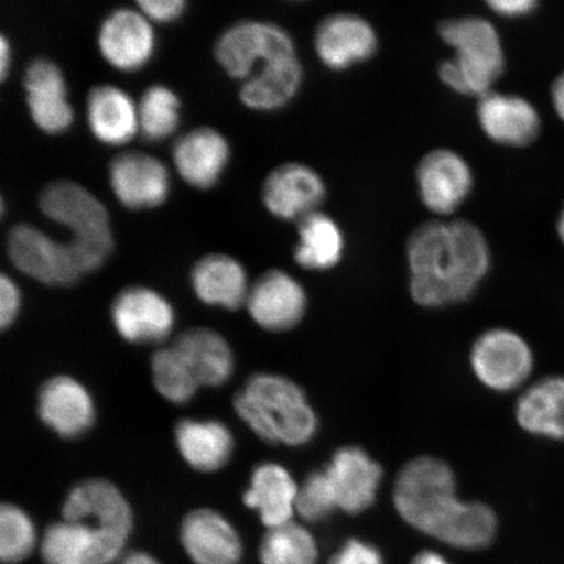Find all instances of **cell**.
Here are the masks:
<instances>
[{"mask_svg": "<svg viewBox=\"0 0 564 564\" xmlns=\"http://www.w3.org/2000/svg\"><path fill=\"white\" fill-rule=\"evenodd\" d=\"M409 292L417 305L441 308L471 297L488 276L491 252L476 224L432 220L408 238Z\"/></svg>", "mask_w": 564, "mask_h": 564, "instance_id": "cell-1", "label": "cell"}, {"mask_svg": "<svg viewBox=\"0 0 564 564\" xmlns=\"http://www.w3.org/2000/svg\"><path fill=\"white\" fill-rule=\"evenodd\" d=\"M393 505L409 525L457 549L489 546L498 531L491 507L458 498L454 470L436 457L404 465L394 481Z\"/></svg>", "mask_w": 564, "mask_h": 564, "instance_id": "cell-2", "label": "cell"}, {"mask_svg": "<svg viewBox=\"0 0 564 564\" xmlns=\"http://www.w3.org/2000/svg\"><path fill=\"white\" fill-rule=\"evenodd\" d=\"M235 409L260 440L288 447L305 446L319 427L305 392L293 380L259 372L236 394Z\"/></svg>", "mask_w": 564, "mask_h": 564, "instance_id": "cell-3", "label": "cell"}, {"mask_svg": "<svg viewBox=\"0 0 564 564\" xmlns=\"http://www.w3.org/2000/svg\"><path fill=\"white\" fill-rule=\"evenodd\" d=\"M438 34L453 48V59L440 65V79L457 95L482 97L492 91L506 69L502 39L488 19L463 17L441 21Z\"/></svg>", "mask_w": 564, "mask_h": 564, "instance_id": "cell-4", "label": "cell"}, {"mask_svg": "<svg viewBox=\"0 0 564 564\" xmlns=\"http://www.w3.org/2000/svg\"><path fill=\"white\" fill-rule=\"evenodd\" d=\"M39 209L48 220L69 232L84 274L104 267L116 249L108 209L80 183L56 180L41 189Z\"/></svg>", "mask_w": 564, "mask_h": 564, "instance_id": "cell-5", "label": "cell"}, {"mask_svg": "<svg viewBox=\"0 0 564 564\" xmlns=\"http://www.w3.org/2000/svg\"><path fill=\"white\" fill-rule=\"evenodd\" d=\"M63 520L86 524L100 542V564H112L123 554L133 528V513L121 490L106 479L76 485L63 503Z\"/></svg>", "mask_w": 564, "mask_h": 564, "instance_id": "cell-6", "label": "cell"}, {"mask_svg": "<svg viewBox=\"0 0 564 564\" xmlns=\"http://www.w3.org/2000/svg\"><path fill=\"white\" fill-rule=\"evenodd\" d=\"M214 54L225 74L243 83L267 63L297 55V48L292 35L272 21L241 20L218 35Z\"/></svg>", "mask_w": 564, "mask_h": 564, "instance_id": "cell-7", "label": "cell"}, {"mask_svg": "<svg viewBox=\"0 0 564 564\" xmlns=\"http://www.w3.org/2000/svg\"><path fill=\"white\" fill-rule=\"evenodd\" d=\"M6 252L18 271L47 286H73L86 276L68 241L61 242L31 224L13 225L7 232Z\"/></svg>", "mask_w": 564, "mask_h": 564, "instance_id": "cell-8", "label": "cell"}, {"mask_svg": "<svg viewBox=\"0 0 564 564\" xmlns=\"http://www.w3.org/2000/svg\"><path fill=\"white\" fill-rule=\"evenodd\" d=\"M469 359L478 382L499 393L524 390L535 366L531 344L509 328H494L479 336Z\"/></svg>", "mask_w": 564, "mask_h": 564, "instance_id": "cell-9", "label": "cell"}, {"mask_svg": "<svg viewBox=\"0 0 564 564\" xmlns=\"http://www.w3.org/2000/svg\"><path fill=\"white\" fill-rule=\"evenodd\" d=\"M108 180L112 195L130 210L159 208L171 195L172 181L166 165L145 152L116 154L108 167Z\"/></svg>", "mask_w": 564, "mask_h": 564, "instance_id": "cell-10", "label": "cell"}, {"mask_svg": "<svg viewBox=\"0 0 564 564\" xmlns=\"http://www.w3.org/2000/svg\"><path fill=\"white\" fill-rule=\"evenodd\" d=\"M415 181L423 206L443 218L454 215L475 186L467 160L447 148L430 151L420 160Z\"/></svg>", "mask_w": 564, "mask_h": 564, "instance_id": "cell-11", "label": "cell"}, {"mask_svg": "<svg viewBox=\"0 0 564 564\" xmlns=\"http://www.w3.org/2000/svg\"><path fill=\"white\" fill-rule=\"evenodd\" d=\"M97 47L102 59L121 73L144 68L156 52V34L143 13L130 7L112 10L101 21Z\"/></svg>", "mask_w": 564, "mask_h": 564, "instance_id": "cell-12", "label": "cell"}, {"mask_svg": "<svg viewBox=\"0 0 564 564\" xmlns=\"http://www.w3.org/2000/svg\"><path fill=\"white\" fill-rule=\"evenodd\" d=\"M264 208L273 217L299 223L319 210L327 199V186L322 175L302 162H285L265 176L262 185Z\"/></svg>", "mask_w": 564, "mask_h": 564, "instance_id": "cell-13", "label": "cell"}, {"mask_svg": "<svg viewBox=\"0 0 564 564\" xmlns=\"http://www.w3.org/2000/svg\"><path fill=\"white\" fill-rule=\"evenodd\" d=\"M25 104L32 122L46 135H62L73 127L75 111L68 100L65 74L52 59L40 56L25 67Z\"/></svg>", "mask_w": 564, "mask_h": 564, "instance_id": "cell-14", "label": "cell"}, {"mask_svg": "<svg viewBox=\"0 0 564 564\" xmlns=\"http://www.w3.org/2000/svg\"><path fill=\"white\" fill-rule=\"evenodd\" d=\"M111 321L123 340L159 344L172 334L175 314L172 303L151 288L127 286L116 295Z\"/></svg>", "mask_w": 564, "mask_h": 564, "instance_id": "cell-15", "label": "cell"}, {"mask_svg": "<svg viewBox=\"0 0 564 564\" xmlns=\"http://www.w3.org/2000/svg\"><path fill=\"white\" fill-rule=\"evenodd\" d=\"M378 47L376 28L356 13L340 12L324 18L314 34L317 58L335 73L369 62Z\"/></svg>", "mask_w": 564, "mask_h": 564, "instance_id": "cell-16", "label": "cell"}, {"mask_svg": "<svg viewBox=\"0 0 564 564\" xmlns=\"http://www.w3.org/2000/svg\"><path fill=\"white\" fill-rule=\"evenodd\" d=\"M245 306L259 327L285 333L299 326L305 316L307 294L291 273L270 270L252 282Z\"/></svg>", "mask_w": 564, "mask_h": 564, "instance_id": "cell-17", "label": "cell"}, {"mask_svg": "<svg viewBox=\"0 0 564 564\" xmlns=\"http://www.w3.org/2000/svg\"><path fill=\"white\" fill-rule=\"evenodd\" d=\"M323 470L333 489L337 511L357 514L376 502L383 470L365 449L356 446L337 449Z\"/></svg>", "mask_w": 564, "mask_h": 564, "instance_id": "cell-18", "label": "cell"}, {"mask_svg": "<svg viewBox=\"0 0 564 564\" xmlns=\"http://www.w3.org/2000/svg\"><path fill=\"white\" fill-rule=\"evenodd\" d=\"M231 158L227 138L214 127L202 126L174 141L172 160L176 173L189 187L210 189L217 186Z\"/></svg>", "mask_w": 564, "mask_h": 564, "instance_id": "cell-19", "label": "cell"}, {"mask_svg": "<svg viewBox=\"0 0 564 564\" xmlns=\"http://www.w3.org/2000/svg\"><path fill=\"white\" fill-rule=\"evenodd\" d=\"M37 412L40 420L65 440L80 438L96 421L91 394L86 387L68 376L51 378L41 386Z\"/></svg>", "mask_w": 564, "mask_h": 564, "instance_id": "cell-20", "label": "cell"}, {"mask_svg": "<svg viewBox=\"0 0 564 564\" xmlns=\"http://www.w3.org/2000/svg\"><path fill=\"white\" fill-rule=\"evenodd\" d=\"M477 119L485 135L503 147L532 145L542 129L539 111L527 98L494 90L478 98Z\"/></svg>", "mask_w": 564, "mask_h": 564, "instance_id": "cell-21", "label": "cell"}, {"mask_svg": "<svg viewBox=\"0 0 564 564\" xmlns=\"http://www.w3.org/2000/svg\"><path fill=\"white\" fill-rule=\"evenodd\" d=\"M181 541L195 564H239L243 545L236 528L220 512L200 509L186 514Z\"/></svg>", "mask_w": 564, "mask_h": 564, "instance_id": "cell-22", "label": "cell"}, {"mask_svg": "<svg viewBox=\"0 0 564 564\" xmlns=\"http://www.w3.org/2000/svg\"><path fill=\"white\" fill-rule=\"evenodd\" d=\"M86 115L91 137L104 145H126L139 133L138 105L126 90L111 84L89 89Z\"/></svg>", "mask_w": 564, "mask_h": 564, "instance_id": "cell-23", "label": "cell"}, {"mask_svg": "<svg viewBox=\"0 0 564 564\" xmlns=\"http://www.w3.org/2000/svg\"><path fill=\"white\" fill-rule=\"evenodd\" d=\"M189 281L197 300L228 312L246 305L251 286L242 263L223 252H210L197 260Z\"/></svg>", "mask_w": 564, "mask_h": 564, "instance_id": "cell-24", "label": "cell"}, {"mask_svg": "<svg viewBox=\"0 0 564 564\" xmlns=\"http://www.w3.org/2000/svg\"><path fill=\"white\" fill-rule=\"evenodd\" d=\"M300 486L289 471L276 463H263L252 470L243 503L257 511L268 529L292 523L297 513Z\"/></svg>", "mask_w": 564, "mask_h": 564, "instance_id": "cell-25", "label": "cell"}, {"mask_svg": "<svg viewBox=\"0 0 564 564\" xmlns=\"http://www.w3.org/2000/svg\"><path fill=\"white\" fill-rule=\"evenodd\" d=\"M514 419L535 438L564 442V376H549L528 384L514 406Z\"/></svg>", "mask_w": 564, "mask_h": 564, "instance_id": "cell-26", "label": "cell"}, {"mask_svg": "<svg viewBox=\"0 0 564 564\" xmlns=\"http://www.w3.org/2000/svg\"><path fill=\"white\" fill-rule=\"evenodd\" d=\"M305 70L299 55L272 61L258 69L239 88V100L247 109L260 112L285 108L300 94Z\"/></svg>", "mask_w": 564, "mask_h": 564, "instance_id": "cell-27", "label": "cell"}, {"mask_svg": "<svg viewBox=\"0 0 564 564\" xmlns=\"http://www.w3.org/2000/svg\"><path fill=\"white\" fill-rule=\"evenodd\" d=\"M175 443L183 460L204 474L223 469L235 451L229 427L215 420L180 421L175 427Z\"/></svg>", "mask_w": 564, "mask_h": 564, "instance_id": "cell-28", "label": "cell"}, {"mask_svg": "<svg viewBox=\"0 0 564 564\" xmlns=\"http://www.w3.org/2000/svg\"><path fill=\"white\" fill-rule=\"evenodd\" d=\"M173 347L185 359L200 387H220L235 371L230 345L215 330L193 328L176 337Z\"/></svg>", "mask_w": 564, "mask_h": 564, "instance_id": "cell-29", "label": "cell"}, {"mask_svg": "<svg viewBox=\"0 0 564 564\" xmlns=\"http://www.w3.org/2000/svg\"><path fill=\"white\" fill-rule=\"evenodd\" d=\"M344 253L345 236L335 218L316 210L297 223V245L293 257L302 270H334L341 263Z\"/></svg>", "mask_w": 564, "mask_h": 564, "instance_id": "cell-30", "label": "cell"}, {"mask_svg": "<svg viewBox=\"0 0 564 564\" xmlns=\"http://www.w3.org/2000/svg\"><path fill=\"white\" fill-rule=\"evenodd\" d=\"M41 556L45 564H100V542L86 524L63 520L46 529Z\"/></svg>", "mask_w": 564, "mask_h": 564, "instance_id": "cell-31", "label": "cell"}, {"mask_svg": "<svg viewBox=\"0 0 564 564\" xmlns=\"http://www.w3.org/2000/svg\"><path fill=\"white\" fill-rule=\"evenodd\" d=\"M138 105L139 135L159 143L174 135L181 124L180 96L164 84H153L141 95Z\"/></svg>", "mask_w": 564, "mask_h": 564, "instance_id": "cell-32", "label": "cell"}, {"mask_svg": "<svg viewBox=\"0 0 564 564\" xmlns=\"http://www.w3.org/2000/svg\"><path fill=\"white\" fill-rule=\"evenodd\" d=\"M317 555L313 534L293 521L268 529L259 549L262 564H316Z\"/></svg>", "mask_w": 564, "mask_h": 564, "instance_id": "cell-33", "label": "cell"}, {"mask_svg": "<svg viewBox=\"0 0 564 564\" xmlns=\"http://www.w3.org/2000/svg\"><path fill=\"white\" fill-rule=\"evenodd\" d=\"M151 369L154 387L162 398L173 404L187 403L200 387L194 372L173 345L154 351Z\"/></svg>", "mask_w": 564, "mask_h": 564, "instance_id": "cell-34", "label": "cell"}, {"mask_svg": "<svg viewBox=\"0 0 564 564\" xmlns=\"http://www.w3.org/2000/svg\"><path fill=\"white\" fill-rule=\"evenodd\" d=\"M37 545V531L30 514L4 503L0 510V558L6 564L23 562Z\"/></svg>", "mask_w": 564, "mask_h": 564, "instance_id": "cell-35", "label": "cell"}, {"mask_svg": "<svg viewBox=\"0 0 564 564\" xmlns=\"http://www.w3.org/2000/svg\"><path fill=\"white\" fill-rule=\"evenodd\" d=\"M337 512L333 489L324 470H316L300 486L297 513L307 523H319Z\"/></svg>", "mask_w": 564, "mask_h": 564, "instance_id": "cell-36", "label": "cell"}, {"mask_svg": "<svg viewBox=\"0 0 564 564\" xmlns=\"http://www.w3.org/2000/svg\"><path fill=\"white\" fill-rule=\"evenodd\" d=\"M137 9L156 24H172L185 15L186 0H138Z\"/></svg>", "mask_w": 564, "mask_h": 564, "instance_id": "cell-37", "label": "cell"}, {"mask_svg": "<svg viewBox=\"0 0 564 564\" xmlns=\"http://www.w3.org/2000/svg\"><path fill=\"white\" fill-rule=\"evenodd\" d=\"M329 564H384L379 550L368 542L352 539L337 550Z\"/></svg>", "mask_w": 564, "mask_h": 564, "instance_id": "cell-38", "label": "cell"}, {"mask_svg": "<svg viewBox=\"0 0 564 564\" xmlns=\"http://www.w3.org/2000/svg\"><path fill=\"white\" fill-rule=\"evenodd\" d=\"M21 292L17 282L6 273L0 278V326L3 329L12 326L21 310Z\"/></svg>", "mask_w": 564, "mask_h": 564, "instance_id": "cell-39", "label": "cell"}, {"mask_svg": "<svg viewBox=\"0 0 564 564\" xmlns=\"http://www.w3.org/2000/svg\"><path fill=\"white\" fill-rule=\"evenodd\" d=\"M486 6L496 15L506 19H521L538 10L539 2L535 0H489Z\"/></svg>", "mask_w": 564, "mask_h": 564, "instance_id": "cell-40", "label": "cell"}, {"mask_svg": "<svg viewBox=\"0 0 564 564\" xmlns=\"http://www.w3.org/2000/svg\"><path fill=\"white\" fill-rule=\"evenodd\" d=\"M552 101L556 115L564 122V70L553 83Z\"/></svg>", "mask_w": 564, "mask_h": 564, "instance_id": "cell-41", "label": "cell"}, {"mask_svg": "<svg viewBox=\"0 0 564 564\" xmlns=\"http://www.w3.org/2000/svg\"><path fill=\"white\" fill-rule=\"evenodd\" d=\"M12 65V48L9 40L2 34L0 37V79L6 80Z\"/></svg>", "mask_w": 564, "mask_h": 564, "instance_id": "cell-42", "label": "cell"}, {"mask_svg": "<svg viewBox=\"0 0 564 564\" xmlns=\"http://www.w3.org/2000/svg\"><path fill=\"white\" fill-rule=\"evenodd\" d=\"M119 564H161L156 558H153L151 554L143 552H132L123 556V560Z\"/></svg>", "mask_w": 564, "mask_h": 564, "instance_id": "cell-43", "label": "cell"}, {"mask_svg": "<svg viewBox=\"0 0 564 564\" xmlns=\"http://www.w3.org/2000/svg\"><path fill=\"white\" fill-rule=\"evenodd\" d=\"M411 564H451L446 558L435 552H422Z\"/></svg>", "mask_w": 564, "mask_h": 564, "instance_id": "cell-44", "label": "cell"}, {"mask_svg": "<svg viewBox=\"0 0 564 564\" xmlns=\"http://www.w3.org/2000/svg\"><path fill=\"white\" fill-rule=\"evenodd\" d=\"M556 231H558L561 241L564 245V206L558 218V224H556Z\"/></svg>", "mask_w": 564, "mask_h": 564, "instance_id": "cell-45", "label": "cell"}]
</instances>
